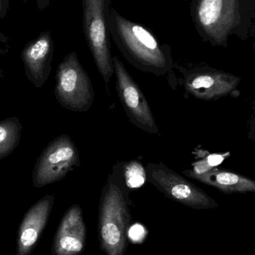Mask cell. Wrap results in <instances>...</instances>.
Masks as SVG:
<instances>
[{
	"label": "cell",
	"mask_w": 255,
	"mask_h": 255,
	"mask_svg": "<svg viewBox=\"0 0 255 255\" xmlns=\"http://www.w3.org/2000/svg\"><path fill=\"white\" fill-rule=\"evenodd\" d=\"M190 14L203 41L227 47L229 37L255 38V0H191Z\"/></svg>",
	"instance_id": "1"
},
{
	"label": "cell",
	"mask_w": 255,
	"mask_h": 255,
	"mask_svg": "<svg viewBox=\"0 0 255 255\" xmlns=\"http://www.w3.org/2000/svg\"><path fill=\"white\" fill-rule=\"evenodd\" d=\"M109 25L111 37L135 68L157 76L172 71L174 62L171 46L160 43L148 27L127 19L113 7Z\"/></svg>",
	"instance_id": "2"
},
{
	"label": "cell",
	"mask_w": 255,
	"mask_h": 255,
	"mask_svg": "<svg viewBox=\"0 0 255 255\" xmlns=\"http://www.w3.org/2000/svg\"><path fill=\"white\" fill-rule=\"evenodd\" d=\"M130 214L128 192L114 168L103 187L99 206V238L106 255H125Z\"/></svg>",
	"instance_id": "3"
},
{
	"label": "cell",
	"mask_w": 255,
	"mask_h": 255,
	"mask_svg": "<svg viewBox=\"0 0 255 255\" xmlns=\"http://www.w3.org/2000/svg\"><path fill=\"white\" fill-rule=\"evenodd\" d=\"M83 31L99 73L106 85L113 74L109 16L111 0H82Z\"/></svg>",
	"instance_id": "4"
},
{
	"label": "cell",
	"mask_w": 255,
	"mask_h": 255,
	"mask_svg": "<svg viewBox=\"0 0 255 255\" xmlns=\"http://www.w3.org/2000/svg\"><path fill=\"white\" fill-rule=\"evenodd\" d=\"M181 76V84L186 93L202 101H216L230 97L241 96L238 89L241 79L232 73L207 65L188 64L181 66L174 63Z\"/></svg>",
	"instance_id": "5"
},
{
	"label": "cell",
	"mask_w": 255,
	"mask_h": 255,
	"mask_svg": "<svg viewBox=\"0 0 255 255\" xmlns=\"http://www.w3.org/2000/svg\"><path fill=\"white\" fill-rule=\"evenodd\" d=\"M55 93L58 103L67 110L86 112L92 107L94 87L76 52L66 55L58 66Z\"/></svg>",
	"instance_id": "6"
},
{
	"label": "cell",
	"mask_w": 255,
	"mask_h": 255,
	"mask_svg": "<svg viewBox=\"0 0 255 255\" xmlns=\"http://www.w3.org/2000/svg\"><path fill=\"white\" fill-rule=\"evenodd\" d=\"M147 181L171 200L196 210L215 209L219 204L203 190L163 163H149L145 166Z\"/></svg>",
	"instance_id": "7"
},
{
	"label": "cell",
	"mask_w": 255,
	"mask_h": 255,
	"mask_svg": "<svg viewBox=\"0 0 255 255\" xmlns=\"http://www.w3.org/2000/svg\"><path fill=\"white\" fill-rule=\"evenodd\" d=\"M80 165V154L76 144L68 135H61L40 155L34 169V186L42 187L61 181Z\"/></svg>",
	"instance_id": "8"
},
{
	"label": "cell",
	"mask_w": 255,
	"mask_h": 255,
	"mask_svg": "<svg viewBox=\"0 0 255 255\" xmlns=\"http://www.w3.org/2000/svg\"><path fill=\"white\" fill-rule=\"evenodd\" d=\"M113 64L118 97L129 121L147 133L158 134V127L146 97L118 57H113Z\"/></svg>",
	"instance_id": "9"
},
{
	"label": "cell",
	"mask_w": 255,
	"mask_h": 255,
	"mask_svg": "<svg viewBox=\"0 0 255 255\" xmlns=\"http://www.w3.org/2000/svg\"><path fill=\"white\" fill-rule=\"evenodd\" d=\"M86 238L82 208L72 205L61 219L54 237L52 255H80L85 250Z\"/></svg>",
	"instance_id": "10"
},
{
	"label": "cell",
	"mask_w": 255,
	"mask_h": 255,
	"mask_svg": "<svg viewBox=\"0 0 255 255\" xmlns=\"http://www.w3.org/2000/svg\"><path fill=\"white\" fill-rule=\"evenodd\" d=\"M54 196L47 195L34 204L21 222L17 232L16 255H30L48 223Z\"/></svg>",
	"instance_id": "11"
},
{
	"label": "cell",
	"mask_w": 255,
	"mask_h": 255,
	"mask_svg": "<svg viewBox=\"0 0 255 255\" xmlns=\"http://www.w3.org/2000/svg\"><path fill=\"white\" fill-rule=\"evenodd\" d=\"M54 53V42L50 31L40 33L24 48L22 59L34 84L41 86L49 76Z\"/></svg>",
	"instance_id": "12"
},
{
	"label": "cell",
	"mask_w": 255,
	"mask_h": 255,
	"mask_svg": "<svg viewBox=\"0 0 255 255\" xmlns=\"http://www.w3.org/2000/svg\"><path fill=\"white\" fill-rule=\"evenodd\" d=\"M184 174L189 178L217 189L224 194L255 193V180L226 169L214 167L202 173L187 169L184 171Z\"/></svg>",
	"instance_id": "13"
},
{
	"label": "cell",
	"mask_w": 255,
	"mask_h": 255,
	"mask_svg": "<svg viewBox=\"0 0 255 255\" xmlns=\"http://www.w3.org/2000/svg\"><path fill=\"white\" fill-rule=\"evenodd\" d=\"M127 190L140 188L147 181L146 168L138 160L118 163L115 167Z\"/></svg>",
	"instance_id": "14"
},
{
	"label": "cell",
	"mask_w": 255,
	"mask_h": 255,
	"mask_svg": "<svg viewBox=\"0 0 255 255\" xmlns=\"http://www.w3.org/2000/svg\"><path fill=\"white\" fill-rule=\"evenodd\" d=\"M17 128L11 124H0V157L11 151L17 139Z\"/></svg>",
	"instance_id": "15"
},
{
	"label": "cell",
	"mask_w": 255,
	"mask_h": 255,
	"mask_svg": "<svg viewBox=\"0 0 255 255\" xmlns=\"http://www.w3.org/2000/svg\"><path fill=\"white\" fill-rule=\"evenodd\" d=\"M252 109H253V113H252L251 118H250L248 122V133L250 136L255 137V99L253 102Z\"/></svg>",
	"instance_id": "16"
},
{
	"label": "cell",
	"mask_w": 255,
	"mask_h": 255,
	"mask_svg": "<svg viewBox=\"0 0 255 255\" xmlns=\"http://www.w3.org/2000/svg\"><path fill=\"white\" fill-rule=\"evenodd\" d=\"M10 7L9 0H0V19L5 17Z\"/></svg>",
	"instance_id": "17"
},
{
	"label": "cell",
	"mask_w": 255,
	"mask_h": 255,
	"mask_svg": "<svg viewBox=\"0 0 255 255\" xmlns=\"http://www.w3.org/2000/svg\"><path fill=\"white\" fill-rule=\"evenodd\" d=\"M28 0H22L23 2H27ZM37 8L40 11H43L46 7H49L50 4L51 0H35Z\"/></svg>",
	"instance_id": "18"
}]
</instances>
